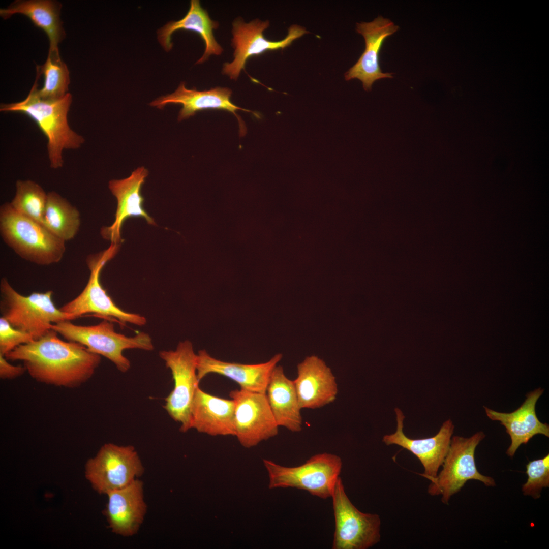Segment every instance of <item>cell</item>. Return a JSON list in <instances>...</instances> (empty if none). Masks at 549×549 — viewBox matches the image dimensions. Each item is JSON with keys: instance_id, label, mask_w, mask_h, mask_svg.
I'll return each instance as SVG.
<instances>
[{"instance_id": "1", "label": "cell", "mask_w": 549, "mask_h": 549, "mask_svg": "<svg viewBox=\"0 0 549 549\" xmlns=\"http://www.w3.org/2000/svg\"><path fill=\"white\" fill-rule=\"evenodd\" d=\"M50 329L40 338L21 345L5 355L21 361L37 382L73 388L86 382L101 363L100 355L77 342L63 341Z\"/></svg>"}, {"instance_id": "2", "label": "cell", "mask_w": 549, "mask_h": 549, "mask_svg": "<svg viewBox=\"0 0 549 549\" xmlns=\"http://www.w3.org/2000/svg\"><path fill=\"white\" fill-rule=\"evenodd\" d=\"M36 80L27 96L20 102L2 104L0 110L24 114L37 125L47 139V149L50 167L54 169L64 164L62 153L65 149H76L84 142L83 137L69 126L68 114L72 101L71 94L54 100L44 99L38 94Z\"/></svg>"}, {"instance_id": "3", "label": "cell", "mask_w": 549, "mask_h": 549, "mask_svg": "<svg viewBox=\"0 0 549 549\" xmlns=\"http://www.w3.org/2000/svg\"><path fill=\"white\" fill-rule=\"evenodd\" d=\"M0 233L16 254L37 265L58 263L66 251L65 241L43 225L17 212L10 202L0 207Z\"/></svg>"}, {"instance_id": "4", "label": "cell", "mask_w": 549, "mask_h": 549, "mask_svg": "<svg viewBox=\"0 0 549 549\" xmlns=\"http://www.w3.org/2000/svg\"><path fill=\"white\" fill-rule=\"evenodd\" d=\"M71 321L52 324L51 329L67 340L81 344L89 351L107 358L121 372H127L131 367L130 360L123 354L124 350L152 351L154 349L148 333L141 332L134 337H127L116 332L109 320L104 319L99 324L90 326L76 325Z\"/></svg>"}, {"instance_id": "5", "label": "cell", "mask_w": 549, "mask_h": 549, "mask_svg": "<svg viewBox=\"0 0 549 549\" xmlns=\"http://www.w3.org/2000/svg\"><path fill=\"white\" fill-rule=\"evenodd\" d=\"M0 294L1 317L14 328L31 334L35 340L51 329L52 324L72 320L69 315L56 308L51 290L24 296L3 277L0 282Z\"/></svg>"}, {"instance_id": "6", "label": "cell", "mask_w": 549, "mask_h": 549, "mask_svg": "<svg viewBox=\"0 0 549 549\" xmlns=\"http://www.w3.org/2000/svg\"><path fill=\"white\" fill-rule=\"evenodd\" d=\"M269 489L293 487L307 491L322 499L331 497L342 468L337 455L319 453L296 467H285L263 460Z\"/></svg>"}, {"instance_id": "7", "label": "cell", "mask_w": 549, "mask_h": 549, "mask_svg": "<svg viewBox=\"0 0 549 549\" xmlns=\"http://www.w3.org/2000/svg\"><path fill=\"white\" fill-rule=\"evenodd\" d=\"M119 246L111 243L106 250L87 258V264L90 274L86 286L79 295L60 308L62 311L69 315L72 320L92 314L110 321L115 320L120 325L129 323L142 326L146 324L144 316L126 312L119 308L100 283L102 269L115 255Z\"/></svg>"}, {"instance_id": "8", "label": "cell", "mask_w": 549, "mask_h": 549, "mask_svg": "<svg viewBox=\"0 0 549 549\" xmlns=\"http://www.w3.org/2000/svg\"><path fill=\"white\" fill-rule=\"evenodd\" d=\"M485 436L483 432H479L469 438L459 436L451 438L442 469L428 486L430 495H441L442 502L448 504L451 497L469 480H479L487 486H495L494 479L481 474L476 466L475 451Z\"/></svg>"}, {"instance_id": "9", "label": "cell", "mask_w": 549, "mask_h": 549, "mask_svg": "<svg viewBox=\"0 0 549 549\" xmlns=\"http://www.w3.org/2000/svg\"><path fill=\"white\" fill-rule=\"evenodd\" d=\"M160 357L171 372L174 387L165 399L164 408L181 425L180 431L190 429L191 408L199 381L197 376V354L192 343L180 342L174 350H162Z\"/></svg>"}, {"instance_id": "10", "label": "cell", "mask_w": 549, "mask_h": 549, "mask_svg": "<svg viewBox=\"0 0 549 549\" xmlns=\"http://www.w3.org/2000/svg\"><path fill=\"white\" fill-rule=\"evenodd\" d=\"M85 470L86 478L94 490L106 495L138 479L144 468L134 446L108 443L87 461Z\"/></svg>"}, {"instance_id": "11", "label": "cell", "mask_w": 549, "mask_h": 549, "mask_svg": "<svg viewBox=\"0 0 549 549\" xmlns=\"http://www.w3.org/2000/svg\"><path fill=\"white\" fill-rule=\"evenodd\" d=\"M331 498L335 520L332 548L367 549L380 541L379 515L359 511L347 496L340 477Z\"/></svg>"}, {"instance_id": "12", "label": "cell", "mask_w": 549, "mask_h": 549, "mask_svg": "<svg viewBox=\"0 0 549 549\" xmlns=\"http://www.w3.org/2000/svg\"><path fill=\"white\" fill-rule=\"evenodd\" d=\"M268 20L258 19L246 23L242 18H237L232 23L231 40L234 48V59L231 63L224 64L222 72L231 79L237 80L242 70H245L246 62L250 57L260 55L268 51L283 49L291 45L295 40L309 33L305 28L298 25L291 26L286 37L281 41L267 40L263 32L268 27Z\"/></svg>"}, {"instance_id": "13", "label": "cell", "mask_w": 549, "mask_h": 549, "mask_svg": "<svg viewBox=\"0 0 549 549\" xmlns=\"http://www.w3.org/2000/svg\"><path fill=\"white\" fill-rule=\"evenodd\" d=\"M229 396L235 404V436L243 447H252L277 435L279 426L266 393L240 389L231 391Z\"/></svg>"}, {"instance_id": "14", "label": "cell", "mask_w": 549, "mask_h": 549, "mask_svg": "<svg viewBox=\"0 0 549 549\" xmlns=\"http://www.w3.org/2000/svg\"><path fill=\"white\" fill-rule=\"evenodd\" d=\"M394 410L396 430L393 434L384 436L383 442L387 445H399L415 455L424 468L422 475L431 481L437 476L448 452L454 428L452 421L450 419L445 421L438 433L433 437L411 439L403 432L405 416L399 408Z\"/></svg>"}, {"instance_id": "15", "label": "cell", "mask_w": 549, "mask_h": 549, "mask_svg": "<svg viewBox=\"0 0 549 549\" xmlns=\"http://www.w3.org/2000/svg\"><path fill=\"white\" fill-rule=\"evenodd\" d=\"M399 28L389 19L381 16L371 22L357 23L356 30L363 37L365 48L358 61L345 73V80L359 79L362 82L364 90L370 91L376 80L392 78V73L382 72L379 64V53L386 38Z\"/></svg>"}, {"instance_id": "16", "label": "cell", "mask_w": 549, "mask_h": 549, "mask_svg": "<svg viewBox=\"0 0 549 549\" xmlns=\"http://www.w3.org/2000/svg\"><path fill=\"white\" fill-rule=\"evenodd\" d=\"M232 90L227 87H217L207 90L199 91L196 88L188 89L185 83L182 82L174 92L160 97L152 101L149 105L158 109H163L169 104H180L182 106L178 116L181 121L194 116L199 111L205 109L224 110L232 113L237 118L239 123L240 136L247 133L244 121L236 113L241 110L251 112L256 117L258 115L251 110L240 108L231 101Z\"/></svg>"}, {"instance_id": "17", "label": "cell", "mask_w": 549, "mask_h": 549, "mask_svg": "<svg viewBox=\"0 0 549 549\" xmlns=\"http://www.w3.org/2000/svg\"><path fill=\"white\" fill-rule=\"evenodd\" d=\"M282 358L279 353L265 362L242 364L217 359L201 350L197 354V376L200 382L209 374H219L236 382L240 389L266 393L271 373Z\"/></svg>"}, {"instance_id": "18", "label": "cell", "mask_w": 549, "mask_h": 549, "mask_svg": "<svg viewBox=\"0 0 549 549\" xmlns=\"http://www.w3.org/2000/svg\"><path fill=\"white\" fill-rule=\"evenodd\" d=\"M148 175V171L141 166L134 170L130 176L121 179L111 180L108 187L117 200L115 220L109 227L102 229V236L111 243H121V229L125 221L130 217H142L147 223L156 225L154 220L143 208L144 198L141 188Z\"/></svg>"}, {"instance_id": "19", "label": "cell", "mask_w": 549, "mask_h": 549, "mask_svg": "<svg viewBox=\"0 0 549 549\" xmlns=\"http://www.w3.org/2000/svg\"><path fill=\"white\" fill-rule=\"evenodd\" d=\"M297 369L293 382L301 409L319 408L334 401L338 392L336 378L322 359L307 356Z\"/></svg>"}, {"instance_id": "20", "label": "cell", "mask_w": 549, "mask_h": 549, "mask_svg": "<svg viewBox=\"0 0 549 549\" xmlns=\"http://www.w3.org/2000/svg\"><path fill=\"white\" fill-rule=\"evenodd\" d=\"M143 490V482L136 479L106 494L108 502L104 514L113 533L124 537L137 533L147 511Z\"/></svg>"}, {"instance_id": "21", "label": "cell", "mask_w": 549, "mask_h": 549, "mask_svg": "<svg viewBox=\"0 0 549 549\" xmlns=\"http://www.w3.org/2000/svg\"><path fill=\"white\" fill-rule=\"evenodd\" d=\"M543 392L540 387L530 392L523 404L511 413L497 412L484 407L487 417L500 421L510 436L511 442L506 451L509 456L513 457L520 445L527 444L535 435L549 437L548 424L540 422L535 412L536 402Z\"/></svg>"}, {"instance_id": "22", "label": "cell", "mask_w": 549, "mask_h": 549, "mask_svg": "<svg viewBox=\"0 0 549 549\" xmlns=\"http://www.w3.org/2000/svg\"><path fill=\"white\" fill-rule=\"evenodd\" d=\"M235 404L205 392L198 387L191 408L190 429L210 436H235Z\"/></svg>"}, {"instance_id": "23", "label": "cell", "mask_w": 549, "mask_h": 549, "mask_svg": "<svg viewBox=\"0 0 549 549\" xmlns=\"http://www.w3.org/2000/svg\"><path fill=\"white\" fill-rule=\"evenodd\" d=\"M219 23L212 20L207 12L198 0H191L189 9L182 19L168 22L157 31L158 40L167 52L173 47L171 36L177 30L184 29L196 32L203 40L205 44L204 52L196 64H202L212 55H220L223 49L216 41L214 30L218 28Z\"/></svg>"}, {"instance_id": "24", "label": "cell", "mask_w": 549, "mask_h": 549, "mask_svg": "<svg viewBox=\"0 0 549 549\" xmlns=\"http://www.w3.org/2000/svg\"><path fill=\"white\" fill-rule=\"evenodd\" d=\"M273 417L279 426L292 432L302 429V418L293 380L285 375L282 366L273 369L266 391Z\"/></svg>"}, {"instance_id": "25", "label": "cell", "mask_w": 549, "mask_h": 549, "mask_svg": "<svg viewBox=\"0 0 549 549\" xmlns=\"http://www.w3.org/2000/svg\"><path fill=\"white\" fill-rule=\"evenodd\" d=\"M61 6L50 0L16 1L6 9H1L4 19L21 14L27 16L34 24L45 32L49 40V53H59L58 45L64 30L59 18Z\"/></svg>"}, {"instance_id": "26", "label": "cell", "mask_w": 549, "mask_h": 549, "mask_svg": "<svg viewBox=\"0 0 549 549\" xmlns=\"http://www.w3.org/2000/svg\"><path fill=\"white\" fill-rule=\"evenodd\" d=\"M80 215L77 208L57 193H48L43 225L65 241L73 239L79 231Z\"/></svg>"}, {"instance_id": "27", "label": "cell", "mask_w": 549, "mask_h": 549, "mask_svg": "<svg viewBox=\"0 0 549 549\" xmlns=\"http://www.w3.org/2000/svg\"><path fill=\"white\" fill-rule=\"evenodd\" d=\"M48 193L37 182L30 180H18L11 206L19 214L42 225Z\"/></svg>"}, {"instance_id": "28", "label": "cell", "mask_w": 549, "mask_h": 549, "mask_svg": "<svg viewBox=\"0 0 549 549\" xmlns=\"http://www.w3.org/2000/svg\"><path fill=\"white\" fill-rule=\"evenodd\" d=\"M37 71L39 75H43L44 78L43 86L38 90L41 98L57 99L68 93L69 71L59 53H48L46 62L42 66L37 67Z\"/></svg>"}, {"instance_id": "29", "label": "cell", "mask_w": 549, "mask_h": 549, "mask_svg": "<svg viewBox=\"0 0 549 549\" xmlns=\"http://www.w3.org/2000/svg\"><path fill=\"white\" fill-rule=\"evenodd\" d=\"M527 480L522 486L524 495L534 499L540 497L543 488L549 486V455L529 462L526 465Z\"/></svg>"}, {"instance_id": "30", "label": "cell", "mask_w": 549, "mask_h": 549, "mask_svg": "<svg viewBox=\"0 0 549 549\" xmlns=\"http://www.w3.org/2000/svg\"><path fill=\"white\" fill-rule=\"evenodd\" d=\"M35 340L28 333L13 327L5 318H0V354L6 355L17 347Z\"/></svg>"}, {"instance_id": "31", "label": "cell", "mask_w": 549, "mask_h": 549, "mask_svg": "<svg viewBox=\"0 0 549 549\" xmlns=\"http://www.w3.org/2000/svg\"><path fill=\"white\" fill-rule=\"evenodd\" d=\"M26 372L23 365H14L10 363L5 356L0 354V377L3 380L15 379Z\"/></svg>"}]
</instances>
